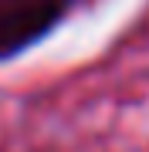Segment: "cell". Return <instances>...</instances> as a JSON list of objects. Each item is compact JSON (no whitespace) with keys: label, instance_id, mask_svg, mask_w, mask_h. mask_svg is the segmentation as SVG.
I'll return each instance as SVG.
<instances>
[{"label":"cell","instance_id":"6da1fadb","mask_svg":"<svg viewBox=\"0 0 149 152\" xmlns=\"http://www.w3.org/2000/svg\"><path fill=\"white\" fill-rule=\"evenodd\" d=\"M48 0H0V48H7L10 37L37 31V17H48Z\"/></svg>","mask_w":149,"mask_h":152}]
</instances>
